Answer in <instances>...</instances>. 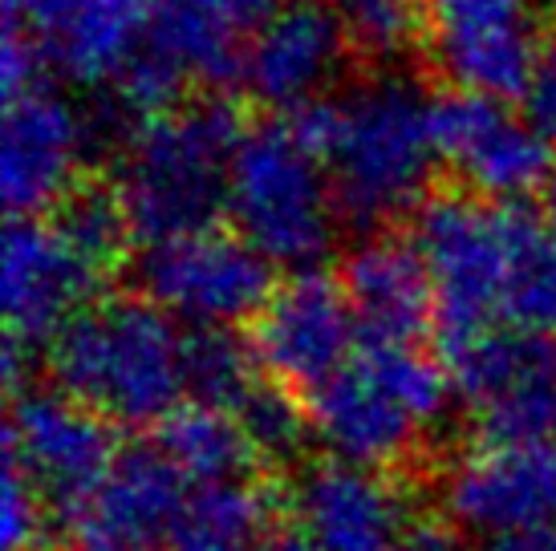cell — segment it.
Listing matches in <instances>:
<instances>
[{
  "instance_id": "obj_1",
  "label": "cell",
  "mask_w": 556,
  "mask_h": 551,
  "mask_svg": "<svg viewBox=\"0 0 556 551\" xmlns=\"http://www.w3.org/2000/svg\"><path fill=\"white\" fill-rule=\"evenodd\" d=\"M285 118L325 158L341 219L387 228L390 219L415 215L431 195L434 163L443 158L434 146L431 102L406 74H374Z\"/></svg>"
},
{
  "instance_id": "obj_2",
  "label": "cell",
  "mask_w": 556,
  "mask_h": 551,
  "mask_svg": "<svg viewBox=\"0 0 556 551\" xmlns=\"http://www.w3.org/2000/svg\"><path fill=\"white\" fill-rule=\"evenodd\" d=\"M58 389L106 413L118 426H155L184 398L179 317L135 296H98L46 345Z\"/></svg>"
},
{
  "instance_id": "obj_3",
  "label": "cell",
  "mask_w": 556,
  "mask_h": 551,
  "mask_svg": "<svg viewBox=\"0 0 556 551\" xmlns=\"http://www.w3.org/2000/svg\"><path fill=\"white\" fill-rule=\"evenodd\" d=\"M240 134V114L224 98H187L130 126L114 187L139 244L212 228L228 212Z\"/></svg>"
},
{
  "instance_id": "obj_4",
  "label": "cell",
  "mask_w": 556,
  "mask_h": 551,
  "mask_svg": "<svg viewBox=\"0 0 556 551\" xmlns=\"http://www.w3.org/2000/svg\"><path fill=\"white\" fill-rule=\"evenodd\" d=\"M338 191L321 154H313L289 118L244 126L228 175V219L273 264L305 268L333 247Z\"/></svg>"
},
{
  "instance_id": "obj_5",
  "label": "cell",
  "mask_w": 556,
  "mask_h": 551,
  "mask_svg": "<svg viewBox=\"0 0 556 551\" xmlns=\"http://www.w3.org/2000/svg\"><path fill=\"white\" fill-rule=\"evenodd\" d=\"M415 231L434 284V329L464 333L504 321L508 292V203L483 200L476 191H439L418 203Z\"/></svg>"
},
{
  "instance_id": "obj_6",
  "label": "cell",
  "mask_w": 556,
  "mask_h": 551,
  "mask_svg": "<svg viewBox=\"0 0 556 551\" xmlns=\"http://www.w3.org/2000/svg\"><path fill=\"white\" fill-rule=\"evenodd\" d=\"M139 292L187 324L252 321L273 296V260L236 228H200L142 244Z\"/></svg>"
},
{
  "instance_id": "obj_7",
  "label": "cell",
  "mask_w": 556,
  "mask_h": 551,
  "mask_svg": "<svg viewBox=\"0 0 556 551\" xmlns=\"http://www.w3.org/2000/svg\"><path fill=\"white\" fill-rule=\"evenodd\" d=\"M4 422V450L13 454L33 487L41 490L49 520L70 523L102 487L118 459V422L98 413L65 389H16Z\"/></svg>"
},
{
  "instance_id": "obj_8",
  "label": "cell",
  "mask_w": 556,
  "mask_h": 551,
  "mask_svg": "<svg viewBox=\"0 0 556 551\" xmlns=\"http://www.w3.org/2000/svg\"><path fill=\"white\" fill-rule=\"evenodd\" d=\"M541 25L532 0H422L418 49L447 90L520 102L548 46Z\"/></svg>"
},
{
  "instance_id": "obj_9",
  "label": "cell",
  "mask_w": 556,
  "mask_h": 551,
  "mask_svg": "<svg viewBox=\"0 0 556 551\" xmlns=\"http://www.w3.org/2000/svg\"><path fill=\"white\" fill-rule=\"evenodd\" d=\"M431 123L439 158L483 200L525 203L556 175V146L508 98L447 90L431 102Z\"/></svg>"
},
{
  "instance_id": "obj_10",
  "label": "cell",
  "mask_w": 556,
  "mask_h": 551,
  "mask_svg": "<svg viewBox=\"0 0 556 551\" xmlns=\"http://www.w3.org/2000/svg\"><path fill=\"white\" fill-rule=\"evenodd\" d=\"M106 268L93 264L53 215H16L4 231L0 256V300H4V341L21 349H46L81 308L98 300Z\"/></svg>"
},
{
  "instance_id": "obj_11",
  "label": "cell",
  "mask_w": 556,
  "mask_h": 551,
  "mask_svg": "<svg viewBox=\"0 0 556 551\" xmlns=\"http://www.w3.org/2000/svg\"><path fill=\"white\" fill-rule=\"evenodd\" d=\"M248 324V341L264 373L293 385L296 394H309L313 385L333 377L362 345L357 312L341 276L317 264L293 268V276L280 280Z\"/></svg>"
},
{
  "instance_id": "obj_12",
  "label": "cell",
  "mask_w": 556,
  "mask_h": 551,
  "mask_svg": "<svg viewBox=\"0 0 556 551\" xmlns=\"http://www.w3.org/2000/svg\"><path fill=\"white\" fill-rule=\"evenodd\" d=\"M90 146V118L49 81L9 93L0 142V195L9 219L53 212L81 183Z\"/></svg>"
},
{
  "instance_id": "obj_13",
  "label": "cell",
  "mask_w": 556,
  "mask_h": 551,
  "mask_svg": "<svg viewBox=\"0 0 556 551\" xmlns=\"http://www.w3.org/2000/svg\"><path fill=\"white\" fill-rule=\"evenodd\" d=\"M151 0H4V29L25 33L49 77L114 86L147 41Z\"/></svg>"
},
{
  "instance_id": "obj_14",
  "label": "cell",
  "mask_w": 556,
  "mask_h": 551,
  "mask_svg": "<svg viewBox=\"0 0 556 551\" xmlns=\"http://www.w3.org/2000/svg\"><path fill=\"white\" fill-rule=\"evenodd\" d=\"M350 57L338 16L321 0H293L248 37L240 81L268 110L293 114L333 90Z\"/></svg>"
},
{
  "instance_id": "obj_15",
  "label": "cell",
  "mask_w": 556,
  "mask_h": 551,
  "mask_svg": "<svg viewBox=\"0 0 556 551\" xmlns=\"http://www.w3.org/2000/svg\"><path fill=\"white\" fill-rule=\"evenodd\" d=\"M443 511L476 536L556 520V438L479 443L451 466Z\"/></svg>"
},
{
  "instance_id": "obj_16",
  "label": "cell",
  "mask_w": 556,
  "mask_h": 551,
  "mask_svg": "<svg viewBox=\"0 0 556 551\" xmlns=\"http://www.w3.org/2000/svg\"><path fill=\"white\" fill-rule=\"evenodd\" d=\"M187 475L159 446H130L70 523L74 551H163L187 503Z\"/></svg>"
},
{
  "instance_id": "obj_17",
  "label": "cell",
  "mask_w": 556,
  "mask_h": 551,
  "mask_svg": "<svg viewBox=\"0 0 556 551\" xmlns=\"http://www.w3.org/2000/svg\"><path fill=\"white\" fill-rule=\"evenodd\" d=\"M305 406H309L313 438L333 459L374 471H387L406 459L418 430H427L362 353H354L333 377L313 385Z\"/></svg>"
},
{
  "instance_id": "obj_18",
  "label": "cell",
  "mask_w": 556,
  "mask_h": 551,
  "mask_svg": "<svg viewBox=\"0 0 556 551\" xmlns=\"http://www.w3.org/2000/svg\"><path fill=\"white\" fill-rule=\"evenodd\" d=\"M293 520L321 551H399L410 523L402 495L374 466L333 454L301 471L293 487Z\"/></svg>"
},
{
  "instance_id": "obj_19",
  "label": "cell",
  "mask_w": 556,
  "mask_h": 551,
  "mask_svg": "<svg viewBox=\"0 0 556 551\" xmlns=\"http://www.w3.org/2000/svg\"><path fill=\"white\" fill-rule=\"evenodd\" d=\"M362 345L418 341L434 324V284L415 240L374 231L341 260Z\"/></svg>"
},
{
  "instance_id": "obj_20",
  "label": "cell",
  "mask_w": 556,
  "mask_h": 551,
  "mask_svg": "<svg viewBox=\"0 0 556 551\" xmlns=\"http://www.w3.org/2000/svg\"><path fill=\"white\" fill-rule=\"evenodd\" d=\"M273 523V495L256 483H195L163 551H264Z\"/></svg>"
},
{
  "instance_id": "obj_21",
  "label": "cell",
  "mask_w": 556,
  "mask_h": 551,
  "mask_svg": "<svg viewBox=\"0 0 556 551\" xmlns=\"http://www.w3.org/2000/svg\"><path fill=\"white\" fill-rule=\"evenodd\" d=\"M155 446L184 471L187 483L244 478L261 459L232 410L195 398L179 401L175 410L159 418Z\"/></svg>"
},
{
  "instance_id": "obj_22",
  "label": "cell",
  "mask_w": 556,
  "mask_h": 551,
  "mask_svg": "<svg viewBox=\"0 0 556 551\" xmlns=\"http://www.w3.org/2000/svg\"><path fill=\"white\" fill-rule=\"evenodd\" d=\"M471 413L479 443L556 438V333H536L520 373Z\"/></svg>"
},
{
  "instance_id": "obj_23",
  "label": "cell",
  "mask_w": 556,
  "mask_h": 551,
  "mask_svg": "<svg viewBox=\"0 0 556 551\" xmlns=\"http://www.w3.org/2000/svg\"><path fill=\"white\" fill-rule=\"evenodd\" d=\"M508 292H504V324L556 333V235L548 215H536L508 203Z\"/></svg>"
},
{
  "instance_id": "obj_24",
  "label": "cell",
  "mask_w": 556,
  "mask_h": 551,
  "mask_svg": "<svg viewBox=\"0 0 556 551\" xmlns=\"http://www.w3.org/2000/svg\"><path fill=\"white\" fill-rule=\"evenodd\" d=\"M261 357L232 324H191L184 333V394L232 410L261 382Z\"/></svg>"
},
{
  "instance_id": "obj_25",
  "label": "cell",
  "mask_w": 556,
  "mask_h": 551,
  "mask_svg": "<svg viewBox=\"0 0 556 551\" xmlns=\"http://www.w3.org/2000/svg\"><path fill=\"white\" fill-rule=\"evenodd\" d=\"M49 215H53V223H58L93 264H102L106 272H114V268L123 264L126 244L135 240L126 203L114 183H86V179H81Z\"/></svg>"
},
{
  "instance_id": "obj_26",
  "label": "cell",
  "mask_w": 556,
  "mask_h": 551,
  "mask_svg": "<svg viewBox=\"0 0 556 551\" xmlns=\"http://www.w3.org/2000/svg\"><path fill=\"white\" fill-rule=\"evenodd\" d=\"M350 49L366 62H394L422 41V0H321Z\"/></svg>"
},
{
  "instance_id": "obj_27",
  "label": "cell",
  "mask_w": 556,
  "mask_h": 551,
  "mask_svg": "<svg viewBox=\"0 0 556 551\" xmlns=\"http://www.w3.org/2000/svg\"><path fill=\"white\" fill-rule=\"evenodd\" d=\"M236 418L264 462H289L313 434L309 406L296 398L293 385L277 377H261L252 385V394L236 406Z\"/></svg>"
},
{
  "instance_id": "obj_28",
  "label": "cell",
  "mask_w": 556,
  "mask_h": 551,
  "mask_svg": "<svg viewBox=\"0 0 556 551\" xmlns=\"http://www.w3.org/2000/svg\"><path fill=\"white\" fill-rule=\"evenodd\" d=\"M49 507L41 490L33 487L25 466L4 450V503H0V539L4 551H37L46 531Z\"/></svg>"
},
{
  "instance_id": "obj_29",
  "label": "cell",
  "mask_w": 556,
  "mask_h": 551,
  "mask_svg": "<svg viewBox=\"0 0 556 551\" xmlns=\"http://www.w3.org/2000/svg\"><path fill=\"white\" fill-rule=\"evenodd\" d=\"M520 106L532 118V126L556 146V41L544 46L541 62L528 77V90L520 93Z\"/></svg>"
},
{
  "instance_id": "obj_30",
  "label": "cell",
  "mask_w": 556,
  "mask_h": 551,
  "mask_svg": "<svg viewBox=\"0 0 556 551\" xmlns=\"http://www.w3.org/2000/svg\"><path fill=\"white\" fill-rule=\"evenodd\" d=\"M399 551H479V548L467 543L464 523H455L443 511V515H422V520L406 523Z\"/></svg>"
},
{
  "instance_id": "obj_31",
  "label": "cell",
  "mask_w": 556,
  "mask_h": 551,
  "mask_svg": "<svg viewBox=\"0 0 556 551\" xmlns=\"http://www.w3.org/2000/svg\"><path fill=\"white\" fill-rule=\"evenodd\" d=\"M212 13L236 33V37H252V33L261 29L268 16H277L280 9H289L293 0H203Z\"/></svg>"
},
{
  "instance_id": "obj_32",
  "label": "cell",
  "mask_w": 556,
  "mask_h": 551,
  "mask_svg": "<svg viewBox=\"0 0 556 551\" xmlns=\"http://www.w3.org/2000/svg\"><path fill=\"white\" fill-rule=\"evenodd\" d=\"M479 551H556V520L525 523V527H508V531L483 536V548Z\"/></svg>"
},
{
  "instance_id": "obj_33",
  "label": "cell",
  "mask_w": 556,
  "mask_h": 551,
  "mask_svg": "<svg viewBox=\"0 0 556 551\" xmlns=\"http://www.w3.org/2000/svg\"><path fill=\"white\" fill-rule=\"evenodd\" d=\"M264 551H321V548H317V539H313L301 523L289 520V523H273Z\"/></svg>"
},
{
  "instance_id": "obj_34",
  "label": "cell",
  "mask_w": 556,
  "mask_h": 551,
  "mask_svg": "<svg viewBox=\"0 0 556 551\" xmlns=\"http://www.w3.org/2000/svg\"><path fill=\"white\" fill-rule=\"evenodd\" d=\"M544 215H548V223H553V235H556V175L548 179V187H544Z\"/></svg>"
},
{
  "instance_id": "obj_35",
  "label": "cell",
  "mask_w": 556,
  "mask_h": 551,
  "mask_svg": "<svg viewBox=\"0 0 556 551\" xmlns=\"http://www.w3.org/2000/svg\"><path fill=\"white\" fill-rule=\"evenodd\" d=\"M532 4L541 9L544 21H553V25H556V0H532Z\"/></svg>"
},
{
  "instance_id": "obj_36",
  "label": "cell",
  "mask_w": 556,
  "mask_h": 551,
  "mask_svg": "<svg viewBox=\"0 0 556 551\" xmlns=\"http://www.w3.org/2000/svg\"><path fill=\"white\" fill-rule=\"evenodd\" d=\"M37 551H41V548H37Z\"/></svg>"
}]
</instances>
